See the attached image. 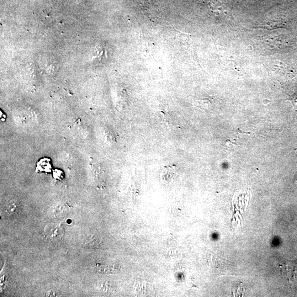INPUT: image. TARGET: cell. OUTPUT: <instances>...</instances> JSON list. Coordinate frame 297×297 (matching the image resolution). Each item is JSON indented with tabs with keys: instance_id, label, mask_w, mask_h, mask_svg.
Instances as JSON below:
<instances>
[{
	"instance_id": "obj_1",
	"label": "cell",
	"mask_w": 297,
	"mask_h": 297,
	"mask_svg": "<svg viewBox=\"0 0 297 297\" xmlns=\"http://www.w3.org/2000/svg\"><path fill=\"white\" fill-rule=\"evenodd\" d=\"M45 236L52 241H59L64 234L63 227L57 223H51L47 225L44 229Z\"/></svg>"
},
{
	"instance_id": "obj_5",
	"label": "cell",
	"mask_w": 297,
	"mask_h": 297,
	"mask_svg": "<svg viewBox=\"0 0 297 297\" xmlns=\"http://www.w3.org/2000/svg\"><path fill=\"white\" fill-rule=\"evenodd\" d=\"M289 99L293 103L294 108L297 110V91L293 95H292Z\"/></svg>"
},
{
	"instance_id": "obj_2",
	"label": "cell",
	"mask_w": 297,
	"mask_h": 297,
	"mask_svg": "<svg viewBox=\"0 0 297 297\" xmlns=\"http://www.w3.org/2000/svg\"><path fill=\"white\" fill-rule=\"evenodd\" d=\"M176 174V168L173 166H165L161 171V178L166 182H170Z\"/></svg>"
},
{
	"instance_id": "obj_3",
	"label": "cell",
	"mask_w": 297,
	"mask_h": 297,
	"mask_svg": "<svg viewBox=\"0 0 297 297\" xmlns=\"http://www.w3.org/2000/svg\"><path fill=\"white\" fill-rule=\"evenodd\" d=\"M50 160L47 158L42 159L37 165V168L41 172H49L51 171V165Z\"/></svg>"
},
{
	"instance_id": "obj_4",
	"label": "cell",
	"mask_w": 297,
	"mask_h": 297,
	"mask_svg": "<svg viewBox=\"0 0 297 297\" xmlns=\"http://www.w3.org/2000/svg\"><path fill=\"white\" fill-rule=\"evenodd\" d=\"M119 269L118 267H115L114 265H104L98 268V271L104 273H114L118 271Z\"/></svg>"
},
{
	"instance_id": "obj_6",
	"label": "cell",
	"mask_w": 297,
	"mask_h": 297,
	"mask_svg": "<svg viewBox=\"0 0 297 297\" xmlns=\"http://www.w3.org/2000/svg\"><path fill=\"white\" fill-rule=\"evenodd\" d=\"M294 182L297 185V174L296 175V177L295 178Z\"/></svg>"
}]
</instances>
